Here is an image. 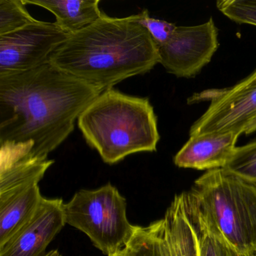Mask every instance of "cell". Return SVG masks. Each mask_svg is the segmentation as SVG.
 <instances>
[{
    "mask_svg": "<svg viewBox=\"0 0 256 256\" xmlns=\"http://www.w3.org/2000/svg\"><path fill=\"white\" fill-rule=\"evenodd\" d=\"M0 145V198L38 184L54 163L48 157L34 156L31 142Z\"/></svg>",
    "mask_w": 256,
    "mask_h": 256,
    "instance_id": "8fae6325",
    "label": "cell"
},
{
    "mask_svg": "<svg viewBox=\"0 0 256 256\" xmlns=\"http://www.w3.org/2000/svg\"><path fill=\"white\" fill-rule=\"evenodd\" d=\"M223 168L246 180L256 184V140L244 146H236Z\"/></svg>",
    "mask_w": 256,
    "mask_h": 256,
    "instance_id": "e0dca14e",
    "label": "cell"
},
{
    "mask_svg": "<svg viewBox=\"0 0 256 256\" xmlns=\"http://www.w3.org/2000/svg\"><path fill=\"white\" fill-rule=\"evenodd\" d=\"M23 0H0V36L16 32L36 22Z\"/></svg>",
    "mask_w": 256,
    "mask_h": 256,
    "instance_id": "2e32d148",
    "label": "cell"
},
{
    "mask_svg": "<svg viewBox=\"0 0 256 256\" xmlns=\"http://www.w3.org/2000/svg\"><path fill=\"white\" fill-rule=\"evenodd\" d=\"M216 7L236 23L256 26V0H222L216 2Z\"/></svg>",
    "mask_w": 256,
    "mask_h": 256,
    "instance_id": "ac0fdd59",
    "label": "cell"
},
{
    "mask_svg": "<svg viewBox=\"0 0 256 256\" xmlns=\"http://www.w3.org/2000/svg\"><path fill=\"white\" fill-rule=\"evenodd\" d=\"M49 64L101 92L160 64L158 47L138 14L101 18L70 37Z\"/></svg>",
    "mask_w": 256,
    "mask_h": 256,
    "instance_id": "7a4b0ae2",
    "label": "cell"
},
{
    "mask_svg": "<svg viewBox=\"0 0 256 256\" xmlns=\"http://www.w3.org/2000/svg\"><path fill=\"white\" fill-rule=\"evenodd\" d=\"M62 198L43 199L31 220L0 248V256H42L66 223Z\"/></svg>",
    "mask_w": 256,
    "mask_h": 256,
    "instance_id": "30bf717a",
    "label": "cell"
},
{
    "mask_svg": "<svg viewBox=\"0 0 256 256\" xmlns=\"http://www.w3.org/2000/svg\"><path fill=\"white\" fill-rule=\"evenodd\" d=\"M240 256H256V252H254L248 253V254H240Z\"/></svg>",
    "mask_w": 256,
    "mask_h": 256,
    "instance_id": "7402d4cb",
    "label": "cell"
},
{
    "mask_svg": "<svg viewBox=\"0 0 256 256\" xmlns=\"http://www.w3.org/2000/svg\"><path fill=\"white\" fill-rule=\"evenodd\" d=\"M191 199L198 229L199 256H240L224 240L218 229L199 212L192 197Z\"/></svg>",
    "mask_w": 256,
    "mask_h": 256,
    "instance_id": "9a60e30c",
    "label": "cell"
},
{
    "mask_svg": "<svg viewBox=\"0 0 256 256\" xmlns=\"http://www.w3.org/2000/svg\"><path fill=\"white\" fill-rule=\"evenodd\" d=\"M42 256H61L60 253L59 252V251L56 250H52V251L46 253V254Z\"/></svg>",
    "mask_w": 256,
    "mask_h": 256,
    "instance_id": "44dd1931",
    "label": "cell"
},
{
    "mask_svg": "<svg viewBox=\"0 0 256 256\" xmlns=\"http://www.w3.org/2000/svg\"><path fill=\"white\" fill-rule=\"evenodd\" d=\"M126 206L125 198L110 184L82 190L64 204L66 223L86 234L97 248L110 256L126 245L136 230L127 218Z\"/></svg>",
    "mask_w": 256,
    "mask_h": 256,
    "instance_id": "5b68a950",
    "label": "cell"
},
{
    "mask_svg": "<svg viewBox=\"0 0 256 256\" xmlns=\"http://www.w3.org/2000/svg\"><path fill=\"white\" fill-rule=\"evenodd\" d=\"M101 91L52 64L0 76V143L34 144L38 157L60 146Z\"/></svg>",
    "mask_w": 256,
    "mask_h": 256,
    "instance_id": "6da1fadb",
    "label": "cell"
},
{
    "mask_svg": "<svg viewBox=\"0 0 256 256\" xmlns=\"http://www.w3.org/2000/svg\"><path fill=\"white\" fill-rule=\"evenodd\" d=\"M25 5L46 8L56 18L58 26L72 35L101 18L100 0H23Z\"/></svg>",
    "mask_w": 256,
    "mask_h": 256,
    "instance_id": "5bb4252c",
    "label": "cell"
},
{
    "mask_svg": "<svg viewBox=\"0 0 256 256\" xmlns=\"http://www.w3.org/2000/svg\"><path fill=\"white\" fill-rule=\"evenodd\" d=\"M190 193L199 212L238 254L256 252V184L214 169L200 176Z\"/></svg>",
    "mask_w": 256,
    "mask_h": 256,
    "instance_id": "277c9868",
    "label": "cell"
},
{
    "mask_svg": "<svg viewBox=\"0 0 256 256\" xmlns=\"http://www.w3.org/2000/svg\"><path fill=\"white\" fill-rule=\"evenodd\" d=\"M79 130L104 162L115 164L142 152H155L160 136L149 98L114 88L102 92L80 115Z\"/></svg>",
    "mask_w": 256,
    "mask_h": 256,
    "instance_id": "3957f363",
    "label": "cell"
},
{
    "mask_svg": "<svg viewBox=\"0 0 256 256\" xmlns=\"http://www.w3.org/2000/svg\"><path fill=\"white\" fill-rule=\"evenodd\" d=\"M218 44L212 18L196 26H178L170 40L158 47L160 64L176 77L192 78L210 62Z\"/></svg>",
    "mask_w": 256,
    "mask_h": 256,
    "instance_id": "9c48e42d",
    "label": "cell"
},
{
    "mask_svg": "<svg viewBox=\"0 0 256 256\" xmlns=\"http://www.w3.org/2000/svg\"><path fill=\"white\" fill-rule=\"evenodd\" d=\"M256 132V118L253 119L250 124L246 127L244 130V134H250Z\"/></svg>",
    "mask_w": 256,
    "mask_h": 256,
    "instance_id": "ffe728a7",
    "label": "cell"
},
{
    "mask_svg": "<svg viewBox=\"0 0 256 256\" xmlns=\"http://www.w3.org/2000/svg\"><path fill=\"white\" fill-rule=\"evenodd\" d=\"M43 199L38 184L0 198V248L31 220Z\"/></svg>",
    "mask_w": 256,
    "mask_h": 256,
    "instance_id": "4fadbf2b",
    "label": "cell"
},
{
    "mask_svg": "<svg viewBox=\"0 0 256 256\" xmlns=\"http://www.w3.org/2000/svg\"><path fill=\"white\" fill-rule=\"evenodd\" d=\"M240 136L238 132H227L192 136L176 154L174 162L184 168H223L233 155Z\"/></svg>",
    "mask_w": 256,
    "mask_h": 256,
    "instance_id": "7c38bea8",
    "label": "cell"
},
{
    "mask_svg": "<svg viewBox=\"0 0 256 256\" xmlns=\"http://www.w3.org/2000/svg\"><path fill=\"white\" fill-rule=\"evenodd\" d=\"M56 23L37 20L0 36V76L34 70L49 64L54 52L70 37Z\"/></svg>",
    "mask_w": 256,
    "mask_h": 256,
    "instance_id": "ba28073f",
    "label": "cell"
},
{
    "mask_svg": "<svg viewBox=\"0 0 256 256\" xmlns=\"http://www.w3.org/2000/svg\"><path fill=\"white\" fill-rule=\"evenodd\" d=\"M138 22L148 31L157 47L166 44L178 26L174 24L151 18L146 10L139 13Z\"/></svg>",
    "mask_w": 256,
    "mask_h": 256,
    "instance_id": "d6986e66",
    "label": "cell"
},
{
    "mask_svg": "<svg viewBox=\"0 0 256 256\" xmlns=\"http://www.w3.org/2000/svg\"><path fill=\"white\" fill-rule=\"evenodd\" d=\"M110 256H200L198 229L188 192L176 194L161 220L136 226L130 240Z\"/></svg>",
    "mask_w": 256,
    "mask_h": 256,
    "instance_id": "8992f818",
    "label": "cell"
},
{
    "mask_svg": "<svg viewBox=\"0 0 256 256\" xmlns=\"http://www.w3.org/2000/svg\"><path fill=\"white\" fill-rule=\"evenodd\" d=\"M203 96L210 100L204 114L192 126L190 137L211 133L244 132L256 118V70L236 84Z\"/></svg>",
    "mask_w": 256,
    "mask_h": 256,
    "instance_id": "52a82bcc",
    "label": "cell"
}]
</instances>
